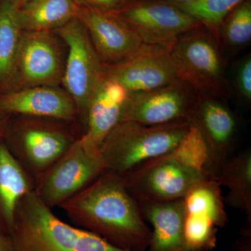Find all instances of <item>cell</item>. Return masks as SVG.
<instances>
[{
    "mask_svg": "<svg viewBox=\"0 0 251 251\" xmlns=\"http://www.w3.org/2000/svg\"><path fill=\"white\" fill-rule=\"evenodd\" d=\"M221 188L215 178L198 183L183 198L184 212L206 218L218 228L224 227L228 222V216Z\"/></svg>",
    "mask_w": 251,
    "mask_h": 251,
    "instance_id": "7402d4cb",
    "label": "cell"
},
{
    "mask_svg": "<svg viewBox=\"0 0 251 251\" xmlns=\"http://www.w3.org/2000/svg\"><path fill=\"white\" fill-rule=\"evenodd\" d=\"M0 251H15L11 237L2 232H0Z\"/></svg>",
    "mask_w": 251,
    "mask_h": 251,
    "instance_id": "f1b7e54d",
    "label": "cell"
},
{
    "mask_svg": "<svg viewBox=\"0 0 251 251\" xmlns=\"http://www.w3.org/2000/svg\"><path fill=\"white\" fill-rule=\"evenodd\" d=\"M78 6H89L97 9L113 11L118 9L124 0H74Z\"/></svg>",
    "mask_w": 251,
    "mask_h": 251,
    "instance_id": "4316f807",
    "label": "cell"
},
{
    "mask_svg": "<svg viewBox=\"0 0 251 251\" xmlns=\"http://www.w3.org/2000/svg\"><path fill=\"white\" fill-rule=\"evenodd\" d=\"M219 44L200 27L180 36L170 53L179 80L198 94L226 99L229 88Z\"/></svg>",
    "mask_w": 251,
    "mask_h": 251,
    "instance_id": "277c9868",
    "label": "cell"
},
{
    "mask_svg": "<svg viewBox=\"0 0 251 251\" xmlns=\"http://www.w3.org/2000/svg\"><path fill=\"white\" fill-rule=\"evenodd\" d=\"M76 18L85 27L103 65L123 62L145 45L136 32L112 11L78 6Z\"/></svg>",
    "mask_w": 251,
    "mask_h": 251,
    "instance_id": "7c38bea8",
    "label": "cell"
},
{
    "mask_svg": "<svg viewBox=\"0 0 251 251\" xmlns=\"http://www.w3.org/2000/svg\"><path fill=\"white\" fill-rule=\"evenodd\" d=\"M190 125L188 121L158 126L120 121L99 148L105 171L122 176L145 162L171 153Z\"/></svg>",
    "mask_w": 251,
    "mask_h": 251,
    "instance_id": "3957f363",
    "label": "cell"
},
{
    "mask_svg": "<svg viewBox=\"0 0 251 251\" xmlns=\"http://www.w3.org/2000/svg\"><path fill=\"white\" fill-rule=\"evenodd\" d=\"M237 87L243 98L251 100V58L247 56L241 63L237 70Z\"/></svg>",
    "mask_w": 251,
    "mask_h": 251,
    "instance_id": "484cf974",
    "label": "cell"
},
{
    "mask_svg": "<svg viewBox=\"0 0 251 251\" xmlns=\"http://www.w3.org/2000/svg\"><path fill=\"white\" fill-rule=\"evenodd\" d=\"M224 39L229 46L239 47L251 39V3L247 0L232 11L224 28Z\"/></svg>",
    "mask_w": 251,
    "mask_h": 251,
    "instance_id": "d4e9b609",
    "label": "cell"
},
{
    "mask_svg": "<svg viewBox=\"0 0 251 251\" xmlns=\"http://www.w3.org/2000/svg\"><path fill=\"white\" fill-rule=\"evenodd\" d=\"M112 11L136 32L143 44L168 50L180 36L202 26L180 8L161 1H139Z\"/></svg>",
    "mask_w": 251,
    "mask_h": 251,
    "instance_id": "9c48e42d",
    "label": "cell"
},
{
    "mask_svg": "<svg viewBox=\"0 0 251 251\" xmlns=\"http://www.w3.org/2000/svg\"><path fill=\"white\" fill-rule=\"evenodd\" d=\"M123 108L105 97L99 83L87 108L85 133L79 139L99 150L105 137L121 121Z\"/></svg>",
    "mask_w": 251,
    "mask_h": 251,
    "instance_id": "44dd1931",
    "label": "cell"
},
{
    "mask_svg": "<svg viewBox=\"0 0 251 251\" xmlns=\"http://www.w3.org/2000/svg\"><path fill=\"white\" fill-rule=\"evenodd\" d=\"M3 140L34 183L76 141L58 126L29 120H9Z\"/></svg>",
    "mask_w": 251,
    "mask_h": 251,
    "instance_id": "5b68a950",
    "label": "cell"
},
{
    "mask_svg": "<svg viewBox=\"0 0 251 251\" xmlns=\"http://www.w3.org/2000/svg\"><path fill=\"white\" fill-rule=\"evenodd\" d=\"M122 176L138 203L183 199L195 185L214 178L184 166L171 153L145 162Z\"/></svg>",
    "mask_w": 251,
    "mask_h": 251,
    "instance_id": "8992f818",
    "label": "cell"
},
{
    "mask_svg": "<svg viewBox=\"0 0 251 251\" xmlns=\"http://www.w3.org/2000/svg\"><path fill=\"white\" fill-rule=\"evenodd\" d=\"M22 32L17 8L9 0H0V95L12 89Z\"/></svg>",
    "mask_w": 251,
    "mask_h": 251,
    "instance_id": "ffe728a7",
    "label": "cell"
},
{
    "mask_svg": "<svg viewBox=\"0 0 251 251\" xmlns=\"http://www.w3.org/2000/svg\"><path fill=\"white\" fill-rule=\"evenodd\" d=\"M105 171L98 150L76 140L71 148L34 183V191L52 209L83 190Z\"/></svg>",
    "mask_w": 251,
    "mask_h": 251,
    "instance_id": "52a82bcc",
    "label": "cell"
},
{
    "mask_svg": "<svg viewBox=\"0 0 251 251\" xmlns=\"http://www.w3.org/2000/svg\"><path fill=\"white\" fill-rule=\"evenodd\" d=\"M0 109L9 115L72 121L77 113L70 96L51 86L10 91L0 95Z\"/></svg>",
    "mask_w": 251,
    "mask_h": 251,
    "instance_id": "9a60e30c",
    "label": "cell"
},
{
    "mask_svg": "<svg viewBox=\"0 0 251 251\" xmlns=\"http://www.w3.org/2000/svg\"><path fill=\"white\" fill-rule=\"evenodd\" d=\"M232 251H251V230L244 229L234 244Z\"/></svg>",
    "mask_w": 251,
    "mask_h": 251,
    "instance_id": "83f0119b",
    "label": "cell"
},
{
    "mask_svg": "<svg viewBox=\"0 0 251 251\" xmlns=\"http://www.w3.org/2000/svg\"><path fill=\"white\" fill-rule=\"evenodd\" d=\"M244 0H194L180 9L210 29L220 43L219 28L225 18Z\"/></svg>",
    "mask_w": 251,
    "mask_h": 251,
    "instance_id": "cb8c5ba5",
    "label": "cell"
},
{
    "mask_svg": "<svg viewBox=\"0 0 251 251\" xmlns=\"http://www.w3.org/2000/svg\"><path fill=\"white\" fill-rule=\"evenodd\" d=\"M59 207L80 228L115 247L130 251L148 249L151 229L120 175L104 171Z\"/></svg>",
    "mask_w": 251,
    "mask_h": 251,
    "instance_id": "6da1fadb",
    "label": "cell"
},
{
    "mask_svg": "<svg viewBox=\"0 0 251 251\" xmlns=\"http://www.w3.org/2000/svg\"><path fill=\"white\" fill-rule=\"evenodd\" d=\"M190 123L196 125L202 132L210 151L217 179L221 166L234 154L232 150L238 128L237 117L216 99L200 95Z\"/></svg>",
    "mask_w": 251,
    "mask_h": 251,
    "instance_id": "5bb4252c",
    "label": "cell"
},
{
    "mask_svg": "<svg viewBox=\"0 0 251 251\" xmlns=\"http://www.w3.org/2000/svg\"><path fill=\"white\" fill-rule=\"evenodd\" d=\"M217 180L227 189L226 204L242 211L247 218L246 229L251 230V151L229 157L220 169Z\"/></svg>",
    "mask_w": 251,
    "mask_h": 251,
    "instance_id": "ac0fdd59",
    "label": "cell"
},
{
    "mask_svg": "<svg viewBox=\"0 0 251 251\" xmlns=\"http://www.w3.org/2000/svg\"><path fill=\"white\" fill-rule=\"evenodd\" d=\"M138 204L143 219L153 227L145 251H186L183 199Z\"/></svg>",
    "mask_w": 251,
    "mask_h": 251,
    "instance_id": "2e32d148",
    "label": "cell"
},
{
    "mask_svg": "<svg viewBox=\"0 0 251 251\" xmlns=\"http://www.w3.org/2000/svg\"><path fill=\"white\" fill-rule=\"evenodd\" d=\"M179 1L181 4H185V3L191 2V1H194V0H176Z\"/></svg>",
    "mask_w": 251,
    "mask_h": 251,
    "instance_id": "1f68e13d",
    "label": "cell"
},
{
    "mask_svg": "<svg viewBox=\"0 0 251 251\" xmlns=\"http://www.w3.org/2000/svg\"><path fill=\"white\" fill-rule=\"evenodd\" d=\"M56 31L69 49L62 80L77 112L86 119L91 99L103 77V63L77 18Z\"/></svg>",
    "mask_w": 251,
    "mask_h": 251,
    "instance_id": "ba28073f",
    "label": "cell"
},
{
    "mask_svg": "<svg viewBox=\"0 0 251 251\" xmlns=\"http://www.w3.org/2000/svg\"><path fill=\"white\" fill-rule=\"evenodd\" d=\"M74 0H32L17 9L23 31H50L76 18Z\"/></svg>",
    "mask_w": 251,
    "mask_h": 251,
    "instance_id": "d6986e66",
    "label": "cell"
},
{
    "mask_svg": "<svg viewBox=\"0 0 251 251\" xmlns=\"http://www.w3.org/2000/svg\"><path fill=\"white\" fill-rule=\"evenodd\" d=\"M63 72L60 49L50 31H23L11 91L23 86L52 87L62 80Z\"/></svg>",
    "mask_w": 251,
    "mask_h": 251,
    "instance_id": "8fae6325",
    "label": "cell"
},
{
    "mask_svg": "<svg viewBox=\"0 0 251 251\" xmlns=\"http://www.w3.org/2000/svg\"><path fill=\"white\" fill-rule=\"evenodd\" d=\"M10 116L11 115H8L0 109V140L4 138Z\"/></svg>",
    "mask_w": 251,
    "mask_h": 251,
    "instance_id": "f546056e",
    "label": "cell"
},
{
    "mask_svg": "<svg viewBox=\"0 0 251 251\" xmlns=\"http://www.w3.org/2000/svg\"><path fill=\"white\" fill-rule=\"evenodd\" d=\"M171 153L184 166L216 179L207 143L196 125H190L188 131Z\"/></svg>",
    "mask_w": 251,
    "mask_h": 251,
    "instance_id": "603a6c76",
    "label": "cell"
},
{
    "mask_svg": "<svg viewBox=\"0 0 251 251\" xmlns=\"http://www.w3.org/2000/svg\"><path fill=\"white\" fill-rule=\"evenodd\" d=\"M103 75L121 83L130 94L155 90L179 79L170 50L147 44L123 62L103 65Z\"/></svg>",
    "mask_w": 251,
    "mask_h": 251,
    "instance_id": "4fadbf2b",
    "label": "cell"
},
{
    "mask_svg": "<svg viewBox=\"0 0 251 251\" xmlns=\"http://www.w3.org/2000/svg\"><path fill=\"white\" fill-rule=\"evenodd\" d=\"M199 97L196 90L179 79L155 90L130 94L121 121L148 126L190 122Z\"/></svg>",
    "mask_w": 251,
    "mask_h": 251,
    "instance_id": "30bf717a",
    "label": "cell"
},
{
    "mask_svg": "<svg viewBox=\"0 0 251 251\" xmlns=\"http://www.w3.org/2000/svg\"><path fill=\"white\" fill-rule=\"evenodd\" d=\"M34 189V183L0 140V232L10 236L18 204Z\"/></svg>",
    "mask_w": 251,
    "mask_h": 251,
    "instance_id": "e0dca14e",
    "label": "cell"
},
{
    "mask_svg": "<svg viewBox=\"0 0 251 251\" xmlns=\"http://www.w3.org/2000/svg\"><path fill=\"white\" fill-rule=\"evenodd\" d=\"M10 2L15 7L20 8L21 6H23L27 3L29 2V1H32V0H9Z\"/></svg>",
    "mask_w": 251,
    "mask_h": 251,
    "instance_id": "4dcf8cb0",
    "label": "cell"
},
{
    "mask_svg": "<svg viewBox=\"0 0 251 251\" xmlns=\"http://www.w3.org/2000/svg\"><path fill=\"white\" fill-rule=\"evenodd\" d=\"M10 237L15 251H130L61 221L34 189L18 204Z\"/></svg>",
    "mask_w": 251,
    "mask_h": 251,
    "instance_id": "7a4b0ae2",
    "label": "cell"
}]
</instances>
